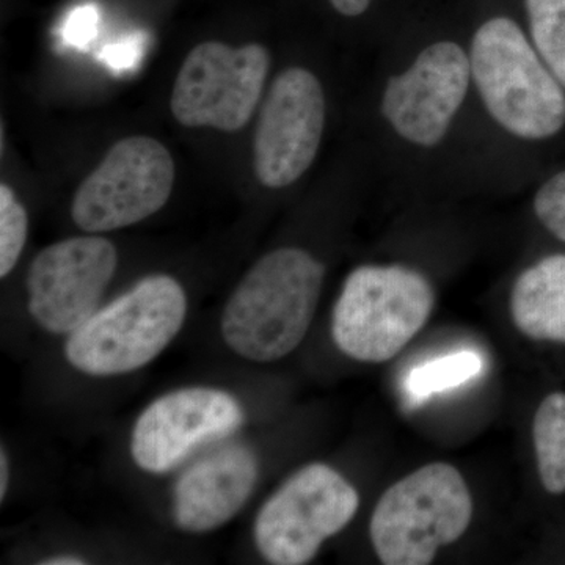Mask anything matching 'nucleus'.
Wrapping results in <instances>:
<instances>
[{
    "mask_svg": "<svg viewBox=\"0 0 565 565\" xmlns=\"http://www.w3.org/2000/svg\"><path fill=\"white\" fill-rule=\"evenodd\" d=\"M471 76L487 114L516 139L546 140L565 126V88L511 18L479 25L471 39Z\"/></svg>",
    "mask_w": 565,
    "mask_h": 565,
    "instance_id": "2",
    "label": "nucleus"
},
{
    "mask_svg": "<svg viewBox=\"0 0 565 565\" xmlns=\"http://www.w3.org/2000/svg\"><path fill=\"white\" fill-rule=\"evenodd\" d=\"M511 315L530 340L565 343V255L546 256L519 275Z\"/></svg>",
    "mask_w": 565,
    "mask_h": 565,
    "instance_id": "14",
    "label": "nucleus"
},
{
    "mask_svg": "<svg viewBox=\"0 0 565 565\" xmlns=\"http://www.w3.org/2000/svg\"><path fill=\"white\" fill-rule=\"evenodd\" d=\"M482 370L481 356L475 352H457L419 364L405 381V393L415 404H422L435 393L446 392L471 381Z\"/></svg>",
    "mask_w": 565,
    "mask_h": 565,
    "instance_id": "16",
    "label": "nucleus"
},
{
    "mask_svg": "<svg viewBox=\"0 0 565 565\" xmlns=\"http://www.w3.org/2000/svg\"><path fill=\"white\" fill-rule=\"evenodd\" d=\"M533 207L539 222L565 243V170L553 174L537 189Z\"/></svg>",
    "mask_w": 565,
    "mask_h": 565,
    "instance_id": "19",
    "label": "nucleus"
},
{
    "mask_svg": "<svg viewBox=\"0 0 565 565\" xmlns=\"http://www.w3.org/2000/svg\"><path fill=\"white\" fill-rule=\"evenodd\" d=\"M173 181V159L161 141L122 139L77 189L71 217L87 233L136 225L169 202Z\"/></svg>",
    "mask_w": 565,
    "mask_h": 565,
    "instance_id": "7",
    "label": "nucleus"
},
{
    "mask_svg": "<svg viewBox=\"0 0 565 565\" xmlns=\"http://www.w3.org/2000/svg\"><path fill=\"white\" fill-rule=\"evenodd\" d=\"M533 438L539 476L546 492H565V393H552L534 415Z\"/></svg>",
    "mask_w": 565,
    "mask_h": 565,
    "instance_id": "15",
    "label": "nucleus"
},
{
    "mask_svg": "<svg viewBox=\"0 0 565 565\" xmlns=\"http://www.w3.org/2000/svg\"><path fill=\"white\" fill-rule=\"evenodd\" d=\"M473 519V500L452 465H424L390 487L370 522L375 555L385 565L434 563L441 546L455 544Z\"/></svg>",
    "mask_w": 565,
    "mask_h": 565,
    "instance_id": "5",
    "label": "nucleus"
},
{
    "mask_svg": "<svg viewBox=\"0 0 565 565\" xmlns=\"http://www.w3.org/2000/svg\"><path fill=\"white\" fill-rule=\"evenodd\" d=\"M10 481V462L6 448L0 451V500H6L7 490Z\"/></svg>",
    "mask_w": 565,
    "mask_h": 565,
    "instance_id": "23",
    "label": "nucleus"
},
{
    "mask_svg": "<svg viewBox=\"0 0 565 565\" xmlns=\"http://www.w3.org/2000/svg\"><path fill=\"white\" fill-rule=\"evenodd\" d=\"M118 253L98 236L71 237L50 245L28 274V308L41 329L71 334L96 313L115 270Z\"/></svg>",
    "mask_w": 565,
    "mask_h": 565,
    "instance_id": "11",
    "label": "nucleus"
},
{
    "mask_svg": "<svg viewBox=\"0 0 565 565\" xmlns=\"http://www.w3.org/2000/svg\"><path fill=\"white\" fill-rule=\"evenodd\" d=\"M244 418L236 397L223 390L189 386L163 394L134 424L132 460L147 473H167L202 446L228 438Z\"/></svg>",
    "mask_w": 565,
    "mask_h": 565,
    "instance_id": "12",
    "label": "nucleus"
},
{
    "mask_svg": "<svg viewBox=\"0 0 565 565\" xmlns=\"http://www.w3.org/2000/svg\"><path fill=\"white\" fill-rule=\"evenodd\" d=\"M471 85L468 51L456 41H435L386 82L382 115L405 143L433 150L451 131Z\"/></svg>",
    "mask_w": 565,
    "mask_h": 565,
    "instance_id": "9",
    "label": "nucleus"
},
{
    "mask_svg": "<svg viewBox=\"0 0 565 565\" xmlns=\"http://www.w3.org/2000/svg\"><path fill=\"white\" fill-rule=\"evenodd\" d=\"M185 315L188 297L180 281L150 275L70 334L66 360L95 377L132 373L169 348Z\"/></svg>",
    "mask_w": 565,
    "mask_h": 565,
    "instance_id": "3",
    "label": "nucleus"
},
{
    "mask_svg": "<svg viewBox=\"0 0 565 565\" xmlns=\"http://www.w3.org/2000/svg\"><path fill=\"white\" fill-rule=\"evenodd\" d=\"M323 278L326 267L303 248L267 253L245 274L223 308V341L248 362L285 359L310 330Z\"/></svg>",
    "mask_w": 565,
    "mask_h": 565,
    "instance_id": "1",
    "label": "nucleus"
},
{
    "mask_svg": "<svg viewBox=\"0 0 565 565\" xmlns=\"http://www.w3.org/2000/svg\"><path fill=\"white\" fill-rule=\"evenodd\" d=\"M330 3L343 17L355 18L370 9L371 0H330Z\"/></svg>",
    "mask_w": 565,
    "mask_h": 565,
    "instance_id": "22",
    "label": "nucleus"
},
{
    "mask_svg": "<svg viewBox=\"0 0 565 565\" xmlns=\"http://www.w3.org/2000/svg\"><path fill=\"white\" fill-rule=\"evenodd\" d=\"M326 111L321 82L311 71L291 66L275 77L253 143V166L263 185L288 188L308 172L321 147Z\"/></svg>",
    "mask_w": 565,
    "mask_h": 565,
    "instance_id": "10",
    "label": "nucleus"
},
{
    "mask_svg": "<svg viewBox=\"0 0 565 565\" xmlns=\"http://www.w3.org/2000/svg\"><path fill=\"white\" fill-rule=\"evenodd\" d=\"M258 476V459L247 446L214 449L178 478L173 489L174 523L192 534L218 530L243 511Z\"/></svg>",
    "mask_w": 565,
    "mask_h": 565,
    "instance_id": "13",
    "label": "nucleus"
},
{
    "mask_svg": "<svg viewBox=\"0 0 565 565\" xmlns=\"http://www.w3.org/2000/svg\"><path fill=\"white\" fill-rule=\"evenodd\" d=\"M143 33H136V35L128 36V39H122L104 47L99 57L109 68L125 71L136 66L141 61V57H143Z\"/></svg>",
    "mask_w": 565,
    "mask_h": 565,
    "instance_id": "21",
    "label": "nucleus"
},
{
    "mask_svg": "<svg viewBox=\"0 0 565 565\" xmlns=\"http://www.w3.org/2000/svg\"><path fill=\"white\" fill-rule=\"evenodd\" d=\"M29 233L28 211L10 185H0V277H7L17 266Z\"/></svg>",
    "mask_w": 565,
    "mask_h": 565,
    "instance_id": "18",
    "label": "nucleus"
},
{
    "mask_svg": "<svg viewBox=\"0 0 565 565\" xmlns=\"http://www.w3.org/2000/svg\"><path fill=\"white\" fill-rule=\"evenodd\" d=\"M360 508V494L340 471L305 465L263 504L253 526L259 555L274 565H303L340 534Z\"/></svg>",
    "mask_w": 565,
    "mask_h": 565,
    "instance_id": "6",
    "label": "nucleus"
},
{
    "mask_svg": "<svg viewBox=\"0 0 565 565\" xmlns=\"http://www.w3.org/2000/svg\"><path fill=\"white\" fill-rule=\"evenodd\" d=\"M269 66V52L259 44L230 47L204 41L178 73L170 102L173 117L189 128L241 131L255 114Z\"/></svg>",
    "mask_w": 565,
    "mask_h": 565,
    "instance_id": "8",
    "label": "nucleus"
},
{
    "mask_svg": "<svg viewBox=\"0 0 565 565\" xmlns=\"http://www.w3.org/2000/svg\"><path fill=\"white\" fill-rule=\"evenodd\" d=\"M530 39L565 88V0H525Z\"/></svg>",
    "mask_w": 565,
    "mask_h": 565,
    "instance_id": "17",
    "label": "nucleus"
},
{
    "mask_svg": "<svg viewBox=\"0 0 565 565\" xmlns=\"http://www.w3.org/2000/svg\"><path fill=\"white\" fill-rule=\"evenodd\" d=\"M41 565H84L87 564V561L81 556L73 555H57L52 557H46V559L40 561Z\"/></svg>",
    "mask_w": 565,
    "mask_h": 565,
    "instance_id": "24",
    "label": "nucleus"
},
{
    "mask_svg": "<svg viewBox=\"0 0 565 565\" xmlns=\"http://www.w3.org/2000/svg\"><path fill=\"white\" fill-rule=\"evenodd\" d=\"M433 282L403 264H364L345 278L332 315V338L356 362L384 363L429 321Z\"/></svg>",
    "mask_w": 565,
    "mask_h": 565,
    "instance_id": "4",
    "label": "nucleus"
},
{
    "mask_svg": "<svg viewBox=\"0 0 565 565\" xmlns=\"http://www.w3.org/2000/svg\"><path fill=\"white\" fill-rule=\"evenodd\" d=\"M99 13L95 3H84L71 10L62 28V36L71 46L85 47L96 35Z\"/></svg>",
    "mask_w": 565,
    "mask_h": 565,
    "instance_id": "20",
    "label": "nucleus"
}]
</instances>
